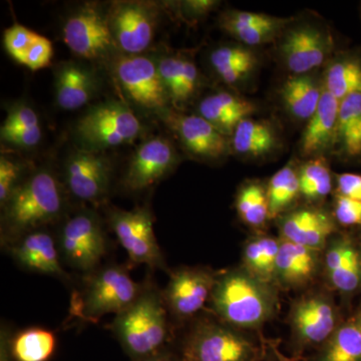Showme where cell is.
Wrapping results in <instances>:
<instances>
[{"label":"cell","mask_w":361,"mask_h":361,"mask_svg":"<svg viewBox=\"0 0 361 361\" xmlns=\"http://www.w3.org/2000/svg\"><path fill=\"white\" fill-rule=\"evenodd\" d=\"M2 208L1 241L6 247L61 218L65 192L51 171H37L20 183Z\"/></svg>","instance_id":"6da1fadb"},{"label":"cell","mask_w":361,"mask_h":361,"mask_svg":"<svg viewBox=\"0 0 361 361\" xmlns=\"http://www.w3.org/2000/svg\"><path fill=\"white\" fill-rule=\"evenodd\" d=\"M214 312L236 329H257L277 311L274 285L254 277L243 267L218 274L210 297Z\"/></svg>","instance_id":"7a4b0ae2"},{"label":"cell","mask_w":361,"mask_h":361,"mask_svg":"<svg viewBox=\"0 0 361 361\" xmlns=\"http://www.w3.org/2000/svg\"><path fill=\"white\" fill-rule=\"evenodd\" d=\"M168 314L163 292L147 281L134 302L116 315L111 329L130 360H137L168 348Z\"/></svg>","instance_id":"3957f363"},{"label":"cell","mask_w":361,"mask_h":361,"mask_svg":"<svg viewBox=\"0 0 361 361\" xmlns=\"http://www.w3.org/2000/svg\"><path fill=\"white\" fill-rule=\"evenodd\" d=\"M137 283L123 265L111 264L85 275L82 290L73 301V313L85 322H94L106 314H118L140 295Z\"/></svg>","instance_id":"277c9868"},{"label":"cell","mask_w":361,"mask_h":361,"mask_svg":"<svg viewBox=\"0 0 361 361\" xmlns=\"http://www.w3.org/2000/svg\"><path fill=\"white\" fill-rule=\"evenodd\" d=\"M180 361H259L260 349L238 329L223 322L196 323L185 337Z\"/></svg>","instance_id":"5b68a950"},{"label":"cell","mask_w":361,"mask_h":361,"mask_svg":"<svg viewBox=\"0 0 361 361\" xmlns=\"http://www.w3.org/2000/svg\"><path fill=\"white\" fill-rule=\"evenodd\" d=\"M56 243L61 261L85 275L99 267L108 251L101 219L92 210L80 211L66 219Z\"/></svg>","instance_id":"8992f818"},{"label":"cell","mask_w":361,"mask_h":361,"mask_svg":"<svg viewBox=\"0 0 361 361\" xmlns=\"http://www.w3.org/2000/svg\"><path fill=\"white\" fill-rule=\"evenodd\" d=\"M141 130L137 116L118 102L97 104L77 125L78 140L92 152L129 144L139 137Z\"/></svg>","instance_id":"52a82bcc"},{"label":"cell","mask_w":361,"mask_h":361,"mask_svg":"<svg viewBox=\"0 0 361 361\" xmlns=\"http://www.w3.org/2000/svg\"><path fill=\"white\" fill-rule=\"evenodd\" d=\"M153 216L148 208L132 211L114 209L110 224L116 239L135 264H144L151 269L167 270L155 232Z\"/></svg>","instance_id":"ba28073f"},{"label":"cell","mask_w":361,"mask_h":361,"mask_svg":"<svg viewBox=\"0 0 361 361\" xmlns=\"http://www.w3.org/2000/svg\"><path fill=\"white\" fill-rule=\"evenodd\" d=\"M289 324L296 345L306 349L319 348L341 323L332 299L324 293H312L294 302L289 313Z\"/></svg>","instance_id":"9c48e42d"},{"label":"cell","mask_w":361,"mask_h":361,"mask_svg":"<svg viewBox=\"0 0 361 361\" xmlns=\"http://www.w3.org/2000/svg\"><path fill=\"white\" fill-rule=\"evenodd\" d=\"M116 47L127 56H140L151 45L156 27L153 7L140 1L116 2L108 13Z\"/></svg>","instance_id":"30bf717a"},{"label":"cell","mask_w":361,"mask_h":361,"mask_svg":"<svg viewBox=\"0 0 361 361\" xmlns=\"http://www.w3.org/2000/svg\"><path fill=\"white\" fill-rule=\"evenodd\" d=\"M217 277L206 268L183 267L173 271L163 291L169 313L180 320L197 314L210 301Z\"/></svg>","instance_id":"8fae6325"},{"label":"cell","mask_w":361,"mask_h":361,"mask_svg":"<svg viewBox=\"0 0 361 361\" xmlns=\"http://www.w3.org/2000/svg\"><path fill=\"white\" fill-rule=\"evenodd\" d=\"M116 78L135 104L151 111H161L169 101L158 65L142 56H125L115 66Z\"/></svg>","instance_id":"7c38bea8"},{"label":"cell","mask_w":361,"mask_h":361,"mask_svg":"<svg viewBox=\"0 0 361 361\" xmlns=\"http://www.w3.org/2000/svg\"><path fill=\"white\" fill-rule=\"evenodd\" d=\"M63 42L85 59H99L116 47L108 16L89 6L73 13L63 26Z\"/></svg>","instance_id":"4fadbf2b"},{"label":"cell","mask_w":361,"mask_h":361,"mask_svg":"<svg viewBox=\"0 0 361 361\" xmlns=\"http://www.w3.org/2000/svg\"><path fill=\"white\" fill-rule=\"evenodd\" d=\"M111 180V164L96 152H75L66 161V189L78 200L101 203L109 193Z\"/></svg>","instance_id":"5bb4252c"},{"label":"cell","mask_w":361,"mask_h":361,"mask_svg":"<svg viewBox=\"0 0 361 361\" xmlns=\"http://www.w3.org/2000/svg\"><path fill=\"white\" fill-rule=\"evenodd\" d=\"M279 231L281 239L323 252L336 235V221L323 209L303 207L280 217Z\"/></svg>","instance_id":"9a60e30c"},{"label":"cell","mask_w":361,"mask_h":361,"mask_svg":"<svg viewBox=\"0 0 361 361\" xmlns=\"http://www.w3.org/2000/svg\"><path fill=\"white\" fill-rule=\"evenodd\" d=\"M13 260L23 269L70 281L63 267L56 240L44 229L27 233L6 246Z\"/></svg>","instance_id":"2e32d148"},{"label":"cell","mask_w":361,"mask_h":361,"mask_svg":"<svg viewBox=\"0 0 361 361\" xmlns=\"http://www.w3.org/2000/svg\"><path fill=\"white\" fill-rule=\"evenodd\" d=\"M177 153L168 140L154 137L139 147L128 167L125 186L140 192L155 185L177 163Z\"/></svg>","instance_id":"e0dca14e"},{"label":"cell","mask_w":361,"mask_h":361,"mask_svg":"<svg viewBox=\"0 0 361 361\" xmlns=\"http://www.w3.org/2000/svg\"><path fill=\"white\" fill-rule=\"evenodd\" d=\"M322 270L332 289L344 295L361 284V253L346 235H334L323 251Z\"/></svg>","instance_id":"ac0fdd59"},{"label":"cell","mask_w":361,"mask_h":361,"mask_svg":"<svg viewBox=\"0 0 361 361\" xmlns=\"http://www.w3.org/2000/svg\"><path fill=\"white\" fill-rule=\"evenodd\" d=\"M329 37L312 26H300L287 32L281 56L294 75H308L324 63L330 52Z\"/></svg>","instance_id":"d6986e66"},{"label":"cell","mask_w":361,"mask_h":361,"mask_svg":"<svg viewBox=\"0 0 361 361\" xmlns=\"http://www.w3.org/2000/svg\"><path fill=\"white\" fill-rule=\"evenodd\" d=\"M323 252L280 238L275 285L300 289L310 285L322 269Z\"/></svg>","instance_id":"ffe728a7"},{"label":"cell","mask_w":361,"mask_h":361,"mask_svg":"<svg viewBox=\"0 0 361 361\" xmlns=\"http://www.w3.org/2000/svg\"><path fill=\"white\" fill-rule=\"evenodd\" d=\"M168 123L174 128L183 145L195 156L217 160L226 155L228 142L226 135L199 116L169 114Z\"/></svg>","instance_id":"44dd1931"},{"label":"cell","mask_w":361,"mask_h":361,"mask_svg":"<svg viewBox=\"0 0 361 361\" xmlns=\"http://www.w3.org/2000/svg\"><path fill=\"white\" fill-rule=\"evenodd\" d=\"M341 102L323 87L315 113L308 120L301 137V153L306 157H322L337 142Z\"/></svg>","instance_id":"7402d4cb"},{"label":"cell","mask_w":361,"mask_h":361,"mask_svg":"<svg viewBox=\"0 0 361 361\" xmlns=\"http://www.w3.org/2000/svg\"><path fill=\"white\" fill-rule=\"evenodd\" d=\"M290 20L250 11H227L220 18L223 30L247 45H260L272 42Z\"/></svg>","instance_id":"603a6c76"},{"label":"cell","mask_w":361,"mask_h":361,"mask_svg":"<svg viewBox=\"0 0 361 361\" xmlns=\"http://www.w3.org/2000/svg\"><path fill=\"white\" fill-rule=\"evenodd\" d=\"M202 118L208 121L221 134L233 135L237 126L256 111V106L249 99L220 92L206 97L199 106Z\"/></svg>","instance_id":"cb8c5ba5"},{"label":"cell","mask_w":361,"mask_h":361,"mask_svg":"<svg viewBox=\"0 0 361 361\" xmlns=\"http://www.w3.org/2000/svg\"><path fill=\"white\" fill-rule=\"evenodd\" d=\"M169 99L182 104L194 96L199 85V71L191 59L180 56H164L158 63Z\"/></svg>","instance_id":"d4e9b609"},{"label":"cell","mask_w":361,"mask_h":361,"mask_svg":"<svg viewBox=\"0 0 361 361\" xmlns=\"http://www.w3.org/2000/svg\"><path fill=\"white\" fill-rule=\"evenodd\" d=\"M94 92L90 71L75 63H66L56 73V97L59 108L75 111L89 103Z\"/></svg>","instance_id":"484cf974"},{"label":"cell","mask_w":361,"mask_h":361,"mask_svg":"<svg viewBox=\"0 0 361 361\" xmlns=\"http://www.w3.org/2000/svg\"><path fill=\"white\" fill-rule=\"evenodd\" d=\"M279 249L280 238H275L270 235H256L244 245L242 267L261 281L275 286Z\"/></svg>","instance_id":"4316f807"},{"label":"cell","mask_w":361,"mask_h":361,"mask_svg":"<svg viewBox=\"0 0 361 361\" xmlns=\"http://www.w3.org/2000/svg\"><path fill=\"white\" fill-rule=\"evenodd\" d=\"M278 144L276 130L266 121L245 118L232 135L233 149L238 155L258 158L274 151Z\"/></svg>","instance_id":"83f0119b"},{"label":"cell","mask_w":361,"mask_h":361,"mask_svg":"<svg viewBox=\"0 0 361 361\" xmlns=\"http://www.w3.org/2000/svg\"><path fill=\"white\" fill-rule=\"evenodd\" d=\"M323 87L320 89L314 78L308 75H293L282 85V102L293 118L308 121L315 113L322 99Z\"/></svg>","instance_id":"f1b7e54d"},{"label":"cell","mask_w":361,"mask_h":361,"mask_svg":"<svg viewBox=\"0 0 361 361\" xmlns=\"http://www.w3.org/2000/svg\"><path fill=\"white\" fill-rule=\"evenodd\" d=\"M9 348L14 361H49L56 353V334L42 327L11 331Z\"/></svg>","instance_id":"f546056e"},{"label":"cell","mask_w":361,"mask_h":361,"mask_svg":"<svg viewBox=\"0 0 361 361\" xmlns=\"http://www.w3.org/2000/svg\"><path fill=\"white\" fill-rule=\"evenodd\" d=\"M311 361H361V327L355 318L339 325Z\"/></svg>","instance_id":"4dcf8cb0"},{"label":"cell","mask_w":361,"mask_h":361,"mask_svg":"<svg viewBox=\"0 0 361 361\" xmlns=\"http://www.w3.org/2000/svg\"><path fill=\"white\" fill-rule=\"evenodd\" d=\"M336 142L348 158L361 156V92L341 102Z\"/></svg>","instance_id":"1f68e13d"},{"label":"cell","mask_w":361,"mask_h":361,"mask_svg":"<svg viewBox=\"0 0 361 361\" xmlns=\"http://www.w3.org/2000/svg\"><path fill=\"white\" fill-rule=\"evenodd\" d=\"M266 189L270 219L281 217L290 211L301 196L298 170L292 165L280 169L272 176Z\"/></svg>","instance_id":"d6a6232c"},{"label":"cell","mask_w":361,"mask_h":361,"mask_svg":"<svg viewBox=\"0 0 361 361\" xmlns=\"http://www.w3.org/2000/svg\"><path fill=\"white\" fill-rule=\"evenodd\" d=\"M240 220L252 229H262L270 220L267 189L258 180L240 188L235 201Z\"/></svg>","instance_id":"836d02e7"},{"label":"cell","mask_w":361,"mask_h":361,"mask_svg":"<svg viewBox=\"0 0 361 361\" xmlns=\"http://www.w3.org/2000/svg\"><path fill=\"white\" fill-rule=\"evenodd\" d=\"M300 194L310 203H317L332 191V177L329 164L322 157L310 159L298 170Z\"/></svg>","instance_id":"e575fe53"},{"label":"cell","mask_w":361,"mask_h":361,"mask_svg":"<svg viewBox=\"0 0 361 361\" xmlns=\"http://www.w3.org/2000/svg\"><path fill=\"white\" fill-rule=\"evenodd\" d=\"M324 89L339 102L355 92H361L360 61L342 59L331 63L327 70Z\"/></svg>","instance_id":"d590c367"},{"label":"cell","mask_w":361,"mask_h":361,"mask_svg":"<svg viewBox=\"0 0 361 361\" xmlns=\"http://www.w3.org/2000/svg\"><path fill=\"white\" fill-rule=\"evenodd\" d=\"M210 63L218 75L235 66H252L256 68L258 59L253 51L237 45H224L213 51Z\"/></svg>","instance_id":"8d00e7d4"},{"label":"cell","mask_w":361,"mask_h":361,"mask_svg":"<svg viewBox=\"0 0 361 361\" xmlns=\"http://www.w3.org/2000/svg\"><path fill=\"white\" fill-rule=\"evenodd\" d=\"M39 37L25 26L14 25L4 32V47L14 61L23 65L26 54Z\"/></svg>","instance_id":"74e56055"},{"label":"cell","mask_w":361,"mask_h":361,"mask_svg":"<svg viewBox=\"0 0 361 361\" xmlns=\"http://www.w3.org/2000/svg\"><path fill=\"white\" fill-rule=\"evenodd\" d=\"M37 128H40L37 114L26 104H18L9 111L6 120L2 123L0 132L37 129Z\"/></svg>","instance_id":"f35d334b"},{"label":"cell","mask_w":361,"mask_h":361,"mask_svg":"<svg viewBox=\"0 0 361 361\" xmlns=\"http://www.w3.org/2000/svg\"><path fill=\"white\" fill-rule=\"evenodd\" d=\"M20 167L13 161L2 156L0 159V204L6 205L11 195L20 186Z\"/></svg>","instance_id":"ab89813d"},{"label":"cell","mask_w":361,"mask_h":361,"mask_svg":"<svg viewBox=\"0 0 361 361\" xmlns=\"http://www.w3.org/2000/svg\"><path fill=\"white\" fill-rule=\"evenodd\" d=\"M334 217L336 223L344 227L361 226V202L336 194Z\"/></svg>","instance_id":"60d3db41"},{"label":"cell","mask_w":361,"mask_h":361,"mask_svg":"<svg viewBox=\"0 0 361 361\" xmlns=\"http://www.w3.org/2000/svg\"><path fill=\"white\" fill-rule=\"evenodd\" d=\"M52 56H54V47L51 42L39 35L26 54L23 65L32 71L42 70L49 66Z\"/></svg>","instance_id":"b9f144b4"},{"label":"cell","mask_w":361,"mask_h":361,"mask_svg":"<svg viewBox=\"0 0 361 361\" xmlns=\"http://www.w3.org/2000/svg\"><path fill=\"white\" fill-rule=\"evenodd\" d=\"M1 140L7 144L13 145L20 148H33L39 144L42 140V129L9 130L1 132Z\"/></svg>","instance_id":"7bdbcfd3"},{"label":"cell","mask_w":361,"mask_h":361,"mask_svg":"<svg viewBox=\"0 0 361 361\" xmlns=\"http://www.w3.org/2000/svg\"><path fill=\"white\" fill-rule=\"evenodd\" d=\"M336 194L361 202V175L345 173L337 176Z\"/></svg>","instance_id":"ee69618b"},{"label":"cell","mask_w":361,"mask_h":361,"mask_svg":"<svg viewBox=\"0 0 361 361\" xmlns=\"http://www.w3.org/2000/svg\"><path fill=\"white\" fill-rule=\"evenodd\" d=\"M217 4V1H213V0H190V1L183 2V6H184L185 13L190 16L201 18L210 13Z\"/></svg>","instance_id":"f6af8a7d"},{"label":"cell","mask_w":361,"mask_h":361,"mask_svg":"<svg viewBox=\"0 0 361 361\" xmlns=\"http://www.w3.org/2000/svg\"><path fill=\"white\" fill-rule=\"evenodd\" d=\"M11 334V330L6 325H2L0 331V361H14L9 348Z\"/></svg>","instance_id":"bcb514c9"},{"label":"cell","mask_w":361,"mask_h":361,"mask_svg":"<svg viewBox=\"0 0 361 361\" xmlns=\"http://www.w3.org/2000/svg\"><path fill=\"white\" fill-rule=\"evenodd\" d=\"M132 361H180V356L174 355L169 348L154 353V355L145 356Z\"/></svg>","instance_id":"7dc6e473"},{"label":"cell","mask_w":361,"mask_h":361,"mask_svg":"<svg viewBox=\"0 0 361 361\" xmlns=\"http://www.w3.org/2000/svg\"><path fill=\"white\" fill-rule=\"evenodd\" d=\"M356 322L358 323V325L361 327V311L360 314H358L357 317L355 318Z\"/></svg>","instance_id":"c3c4849f"}]
</instances>
